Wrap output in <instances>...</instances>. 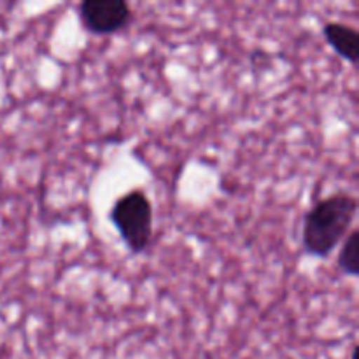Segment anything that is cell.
Here are the masks:
<instances>
[{"label": "cell", "instance_id": "cell-4", "mask_svg": "<svg viewBox=\"0 0 359 359\" xmlns=\"http://www.w3.org/2000/svg\"><path fill=\"white\" fill-rule=\"evenodd\" d=\"M323 35L326 42L335 49L337 55L342 56L351 65H356L359 56V34L356 28L340 21H328L323 27Z\"/></svg>", "mask_w": 359, "mask_h": 359}, {"label": "cell", "instance_id": "cell-1", "mask_svg": "<svg viewBox=\"0 0 359 359\" xmlns=\"http://www.w3.org/2000/svg\"><path fill=\"white\" fill-rule=\"evenodd\" d=\"M358 214V200L351 193L339 191L319 200L309 209L302 230L304 251L312 258L326 259L349 235Z\"/></svg>", "mask_w": 359, "mask_h": 359}, {"label": "cell", "instance_id": "cell-2", "mask_svg": "<svg viewBox=\"0 0 359 359\" xmlns=\"http://www.w3.org/2000/svg\"><path fill=\"white\" fill-rule=\"evenodd\" d=\"M109 221L133 255H142L153 238V203L142 189H132L114 202Z\"/></svg>", "mask_w": 359, "mask_h": 359}, {"label": "cell", "instance_id": "cell-5", "mask_svg": "<svg viewBox=\"0 0 359 359\" xmlns=\"http://www.w3.org/2000/svg\"><path fill=\"white\" fill-rule=\"evenodd\" d=\"M337 263H339V269L346 276H359V230H356V228L346 237V242H344L342 249H340Z\"/></svg>", "mask_w": 359, "mask_h": 359}, {"label": "cell", "instance_id": "cell-6", "mask_svg": "<svg viewBox=\"0 0 359 359\" xmlns=\"http://www.w3.org/2000/svg\"><path fill=\"white\" fill-rule=\"evenodd\" d=\"M351 359H358V346H354L353 353H351Z\"/></svg>", "mask_w": 359, "mask_h": 359}, {"label": "cell", "instance_id": "cell-3", "mask_svg": "<svg viewBox=\"0 0 359 359\" xmlns=\"http://www.w3.org/2000/svg\"><path fill=\"white\" fill-rule=\"evenodd\" d=\"M81 27L93 35H112L125 30L133 20L125 0H83L77 6Z\"/></svg>", "mask_w": 359, "mask_h": 359}]
</instances>
